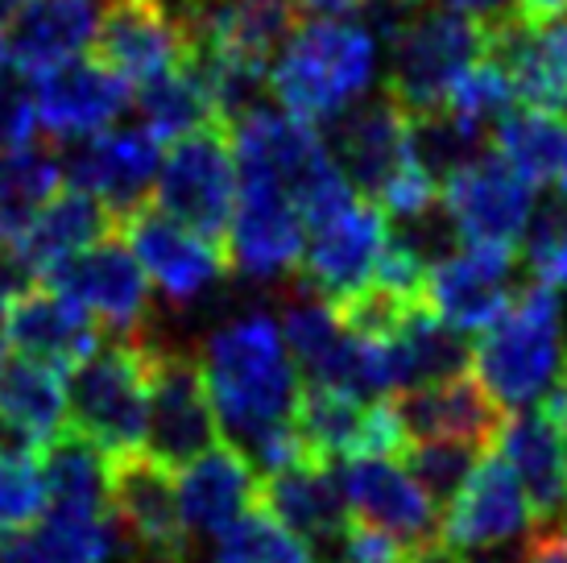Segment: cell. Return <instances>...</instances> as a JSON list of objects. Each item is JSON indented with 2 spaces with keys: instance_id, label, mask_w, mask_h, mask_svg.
<instances>
[{
  "instance_id": "obj_1",
  "label": "cell",
  "mask_w": 567,
  "mask_h": 563,
  "mask_svg": "<svg viewBox=\"0 0 567 563\" xmlns=\"http://www.w3.org/2000/svg\"><path fill=\"white\" fill-rule=\"evenodd\" d=\"M199 369L216 422L237 439L240 452H252L261 439L290 431L302 381L274 315L245 311L212 328L199 352Z\"/></svg>"
},
{
  "instance_id": "obj_2",
  "label": "cell",
  "mask_w": 567,
  "mask_h": 563,
  "mask_svg": "<svg viewBox=\"0 0 567 563\" xmlns=\"http://www.w3.org/2000/svg\"><path fill=\"white\" fill-rule=\"evenodd\" d=\"M378 42L357 17H311L269 66V95L302 125H328L369 95Z\"/></svg>"
},
{
  "instance_id": "obj_3",
  "label": "cell",
  "mask_w": 567,
  "mask_h": 563,
  "mask_svg": "<svg viewBox=\"0 0 567 563\" xmlns=\"http://www.w3.org/2000/svg\"><path fill=\"white\" fill-rule=\"evenodd\" d=\"M481 390L505 410L518 414L535 398H547L567 369L564 307L547 286H522L505 315L473 348Z\"/></svg>"
},
{
  "instance_id": "obj_4",
  "label": "cell",
  "mask_w": 567,
  "mask_h": 563,
  "mask_svg": "<svg viewBox=\"0 0 567 563\" xmlns=\"http://www.w3.org/2000/svg\"><path fill=\"white\" fill-rule=\"evenodd\" d=\"M228 141L237 154L240 178H261L269 187H278L302 212L307 228L323 224L357 199L348 191L344 174L336 171L323 137L311 125L286 116L278 104H266L252 116H245L228 133Z\"/></svg>"
},
{
  "instance_id": "obj_5",
  "label": "cell",
  "mask_w": 567,
  "mask_h": 563,
  "mask_svg": "<svg viewBox=\"0 0 567 563\" xmlns=\"http://www.w3.org/2000/svg\"><path fill=\"white\" fill-rule=\"evenodd\" d=\"M150 352L137 340H104L66 377V427L109 460L145 448Z\"/></svg>"
},
{
  "instance_id": "obj_6",
  "label": "cell",
  "mask_w": 567,
  "mask_h": 563,
  "mask_svg": "<svg viewBox=\"0 0 567 563\" xmlns=\"http://www.w3.org/2000/svg\"><path fill=\"white\" fill-rule=\"evenodd\" d=\"M476 63H485V30L481 21L452 9H419L390 42L385 95L406 116L447 109L456 83Z\"/></svg>"
},
{
  "instance_id": "obj_7",
  "label": "cell",
  "mask_w": 567,
  "mask_h": 563,
  "mask_svg": "<svg viewBox=\"0 0 567 563\" xmlns=\"http://www.w3.org/2000/svg\"><path fill=\"white\" fill-rule=\"evenodd\" d=\"M154 195H158V204H154L158 212L224 249V236H228L240 195V171L228 133L220 125H207L190 137L174 141L162 154Z\"/></svg>"
},
{
  "instance_id": "obj_8",
  "label": "cell",
  "mask_w": 567,
  "mask_h": 563,
  "mask_svg": "<svg viewBox=\"0 0 567 563\" xmlns=\"http://www.w3.org/2000/svg\"><path fill=\"white\" fill-rule=\"evenodd\" d=\"M150 352V407H145V455L162 469H187L220 443V422L207 398L199 357L183 345H142Z\"/></svg>"
},
{
  "instance_id": "obj_9",
  "label": "cell",
  "mask_w": 567,
  "mask_h": 563,
  "mask_svg": "<svg viewBox=\"0 0 567 563\" xmlns=\"http://www.w3.org/2000/svg\"><path fill=\"white\" fill-rule=\"evenodd\" d=\"M116 236L133 249L145 278L162 290L174 319L199 315L204 303L224 298V278H228L224 249L183 228L154 204L128 216L125 224H116Z\"/></svg>"
},
{
  "instance_id": "obj_10",
  "label": "cell",
  "mask_w": 567,
  "mask_h": 563,
  "mask_svg": "<svg viewBox=\"0 0 567 563\" xmlns=\"http://www.w3.org/2000/svg\"><path fill=\"white\" fill-rule=\"evenodd\" d=\"M42 286L83 307L95 319L100 336L109 331V340H137L150 328V319L158 315L145 269L137 266L133 249L116 233L104 236L92 249H83L80 257H71L50 278H42Z\"/></svg>"
},
{
  "instance_id": "obj_11",
  "label": "cell",
  "mask_w": 567,
  "mask_h": 563,
  "mask_svg": "<svg viewBox=\"0 0 567 563\" xmlns=\"http://www.w3.org/2000/svg\"><path fill=\"white\" fill-rule=\"evenodd\" d=\"M59 166L66 187L92 195L112 224H125L128 216L150 207V191L158 187L162 141L150 137L142 125L109 129L100 137L66 141L59 150Z\"/></svg>"
},
{
  "instance_id": "obj_12",
  "label": "cell",
  "mask_w": 567,
  "mask_h": 563,
  "mask_svg": "<svg viewBox=\"0 0 567 563\" xmlns=\"http://www.w3.org/2000/svg\"><path fill=\"white\" fill-rule=\"evenodd\" d=\"M328 145L336 171L344 174L348 191L364 204H381L385 191L410 171L406 145V112L385 92H373L328 121Z\"/></svg>"
},
{
  "instance_id": "obj_13",
  "label": "cell",
  "mask_w": 567,
  "mask_h": 563,
  "mask_svg": "<svg viewBox=\"0 0 567 563\" xmlns=\"http://www.w3.org/2000/svg\"><path fill=\"white\" fill-rule=\"evenodd\" d=\"M493 63L530 112L567 116V17H526L522 9L481 25Z\"/></svg>"
},
{
  "instance_id": "obj_14",
  "label": "cell",
  "mask_w": 567,
  "mask_h": 563,
  "mask_svg": "<svg viewBox=\"0 0 567 563\" xmlns=\"http://www.w3.org/2000/svg\"><path fill=\"white\" fill-rule=\"evenodd\" d=\"M307 249V219L278 187L261 178H240L237 212L224 236L228 274L257 286L295 278Z\"/></svg>"
},
{
  "instance_id": "obj_15",
  "label": "cell",
  "mask_w": 567,
  "mask_h": 563,
  "mask_svg": "<svg viewBox=\"0 0 567 563\" xmlns=\"http://www.w3.org/2000/svg\"><path fill=\"white\" fill-rule=\"evenodd\" d=\"M385 253V216L378 204L352 199L323 224L307 228V249L299 262V286L340 307L378 278V262Z\"/></svg>"
},
{
  "instance_id": "obj_16",
  "label": "cell",
  "mask_w": 567,
  "mask_h": 563,
  "mask_svg": "<svg viewBox=\"0 0 567 563\" xmlns=\"http://www.w3.org/2000/svg\"><path fill=\"white\" fill-rule=\"evenodd\" d=\"M447 216L456 224L464 245L476 249H509L518 253V240L535 212V187L522 183L497 154H481L440 191Z\"/></svg>"
},
{
  "instance_id": "obj_17",
  "label": "cell",
  "mask_w": 567,
  "mask_h": 563,
  "mask_svg": "<svg viewBox=\"0 0 567 563\" xmlns=\"http://www.w3.org/2000/svg\"><path fill=\"white\" fill-rule=\"evenodd\" d=\"M109 501L116 526L128 543H137L142 560H187L178 485L154 455L133 452L109 460Z\"/></svg>"
},
{
  "instance_id": "obj_18",
  "label": "cell",
  "mask_w": 567,
  "mask_h": 563,
  "mask_svg": "<svg viewBox=\"0 0 567 563\" xmlns=\"http://www.w3.org/2000/svg\"><path fill=\"white\" fill-rule=\"evenodd\" d=\"M518 295V253L464 245L426 274V307L452 331H488Z\"/></svg>"
},
{
  "instance_id": "obj_19",
  "label": "cell",
  "mask_w": 567,
  "mask_h": 563,
  "mask_svg": "<svg viewBox=\"0 0 567 563\" xmlns=\"http://www.w3.org/2000/svg\"><path fill=\"white\" fill-rule=\"evenodd\" d=\"M535 526V510L522 493L514 469L497 452L481 455L468 485L460 489L440 518V547L447 555H481L505 539Z\"/></svg>"
},
{
  "instance_id": "obj_20",
  "label": "cell",
  "mask_w": 567,
  "mask_h": 563,
  "mask_svg": "<svg viewBox=\"0 0 567 563\" xmlns=\"http://www.w3.org/2000/svg\"><path fill=\"white\" fill-rule=\"evenodd\" d=\"M187 50V30L171 0H109L92 42L95 63L125 83H145L171 66H183Z\"/></svg>"
},
{
  "instance_id": "obj_21",
  "label": "cell",
  "mask_w": 567,
  "mask_h": 563,
  "mask_svg": "<svg viewBox=\"0 0 567 563\" xmlns=\"http://www.w3.org/2000/svg\"><path fill=\"white\" fill-rule=\"evenodd\" d=\"M344 485L348 518L357 526L394 539L398 547L406 551H431L440 547V514L435 505L423 498V489L410 481V472L402 469V460H352L340 472Z\"/></svg>"
},
{
  "instance_id": "obj_22",
  "label": "cell",
  "mask_w": 567,
  "mask_h": 563,
  "mask_svg": "<svg viewBox=\"0 0 567 563\" xmlns=\"http://www.w3.org/2000/svg\"><path fill=\"white\" fill-rule=\"evenodd\" d=\"M398 427L406 443H468L481 452H493L502 436L505 414L476 377H452L440 386H419L390 398Z\"/></svg>"
},
{
  "instance_id": "obj_23",
  "label": "cell",
  "mask_w": 567,
  "mask_h": 563,
  "mask_svg": "<svg viewBox=\"0 0 567 563\" xmlns=\"http://www.w3.org/2000/svg\"><path fill=\"white\" fill-rule=\"evenodd\" d=\"M33 100H38V125L50 137L83 141L109 133L112 121L133 104V92L125 79L112 75L95 59H75L33 79Z\"/></svg>"
},
{
  "instance_id": "obj_24",
  "label": "cell",
  "mask_w": 567,
  "mask_h": 563,
  "mask_svg": "<svg viewBox=\"0 0 567 563\" xmlns=\"http://www.w3.org/2000/svg\"><path fill=\"white\" fill-rule=\"evenodd\" d=\"M0 331H4V345L13 348V357L50 365L59 373H71L75 365H83L95 348L104 345V336L95 331L92 315L75 307L66 295L42 286V282L30 286L4 311Z\"/></svg>"
},
{
  "instance_id": "obj_25",
  "label": "cell",
  "mask_w": 567,
  "mask_h": 563,
  "mask_svg": "<svg viewBox=\"0 0 567 563\" xmlns=\"http://www.w3.org/2000/svg\"><path fill=\"white\" fill-rule=\"evenodd\" d=\"M109 0H21L9 21V63L25 75H47L75 63L95 42Z\"/></svg>"
},
{
  "instance_id": "obj_26",
  "label": "cell",
  "mask_w": 567,
  "mask_h": 563,
  "mask_svg": "<svg viewBox=\"0 0 567 563\" xmlns=\"http://www.w3.org/2000/svg\"><path fill=\"white\" fill-rule=\"evenodd\" d=\"M261 510L274 522H282L286 531L302 539L311 551L340 547V539L348 534L352 518H348L344 485L340 472L316 460H302L295 469L274 472L261 485Z\"/></svg>"
},
{
  "instance_id": "obj_27",
  "label": "cell",
  "mask_w": 567,
  "mask_h": 563,
  "mask_svg": "<svg viewBox=\"0 0 567 563\" xmlns=\"http://www.w3.org/2000/svg\"><path fill=\"white\" fill-rule=\"evenodd\" d=\"M257 501H261L257 469L237 443H216L178 477V510L187 534L220 539L233 522L257 510Z\"/></svg>"
},
{
  "instance_id": "obj_28",
  "label": "cell",
  "mask_w": 567,
  "mask_h": 563,
  "mask_svg": "<svg viewBox=\"0 0 567 563\" xmlns=\"http://www.w3.org/2000/svg\"><path fill=\"white\" fill-rule=\"evenodd\" d=\"M493 452L514 469L535 522H555L567 514V436L543 410L509 414Z\"/></svg>"
},
{
  "instance_id": "obj_29",
  "label": "cell",
  "mask_w": 567,
  "mask_h": 563,
  "mask_svg": "<svg viewBox=\"0 0 567 563\" xmlns=\"http://www.w3.org/2000/svg\"><path fill=\"white\" fill-rule=\"evenodd\" d=\"M112 233H116V224H112V216L95 204L92 195L63 187L54 191V199L33 216V224L13 245L21 253V262L30 266L33 278L42 282L59 266H66L71 257H80L83 249L100 245Z\"/></svg>"
},
{
  "instance_id": "obj_30",
  "label": "cell",
  "mask_w": 567,
  "mask_h": 563,
  "mask_svg": "<svg viewBox=\"0 0 567 563\" xmlns=\"http://www.w3.org/2000/svg\"><path fill=\"white\" fill-rule=\"evenodd\" d=\"M385 352H390V369H394V393L440 386L452 377H468V365H473L468 336H460L443 319H435V311L426 303H419L402 319V328L385 345Z\"/></svg>"
},
{
  "instance_id": "obj_31",
  "label": "cell",
  "mask_w": 567,
  "mask_h": 563,
  "mask_svg": "<svg viewBox=\"0 0 567 563\" xmlns=\"http://www.w3.org/2000/svg\"><path fill=\"white\" fill-rule=\"evenodd\" d=\"M42 481H47L50 518H104L109 501V455L95 452L83 436L66 427L63 436L42 448Z\"/></svg>"
},
{
  "instance_id": "obj_32",
  "label": "cell",
  "mask_w": 567,
  "mask_h": 563,
  "mask_svg": "<svg viewBox=\"0 0 567 563\" xmlns=\"http://www.w3.org/2000/svg\"><path fill=\"white\" fill-rule=\"evenodd\" d=\"M0 419L38 448L66 431V373L25 357L0 360Z\"/></svg>"
},
{
  "instance_id": "obj_33",
  "label": "cell",
  "mask_w": 567,
  "mask_h": 563,
  "mask_svg": "<svg viewBox=\"0 0 567 563\" xmlns=\"http://www.w3.org/2000/svg\"><path fill=\"white\" fill-rule=\"evenodd\" d=\"M493 154L530 187L567 195V121L551 112L514 109L493 129Z\"/></svg>"
},
{
  "instance_id": "obj_34",
  "label": "cell",
  "mask_w": 567,
  "mask_h": 563,
  "mask_svg": "<svg viewBox=\"0 0 567 563\" xmlns=\"http://www.w3.org/2000/svg\"><path fill=\"white\" fill-rule=\"evenodd\" d=\"M59 178H63L59 150L47 141L0 150V245L21 240L33 216L54 199Z\"/></svg>"
},
{
  "instance_id": "obj_35",
  "label": "cell",
  "mask_w": 567,
  "mask_h": 563,
  "mask_svg": "<svg viewBox=\"0 0 567 563\" xmlns=\"http://www.w3.org/2000/svg\"><path fill=\"white\" fill-rule=\"evenodd\" d=\"M133 104H137V125L154 141H183L199 129L216 125L207 83L190 63L145 79L133 95Z\"/></svg>"
},
{
  "instance_id": "obj_36",
  "label": "cell",
  "mask_w": 567,
  "mask_h": 563,
  "mask_svg": "<svg viewBox=\"0 0 567 563\" xmlns=\"http://www.w3.org/2000/svg\"><path fill=\"white\" fill-rule=\"evenodd\" d=\"M488 133L452 109H435L423 116H406L410 166L423 174L435 191H443L460 171H468L485 150Z\"/></svg>"
},
{
  "instance_id": "obj_37",
  "label": "cell",
  "mask_w": 567,
  "mask_h": 563,
  "mask_svg": "<svg viewBox=\"0 0 567 563\" xmlns=\"http://www.w3.org/2000/svg\"><path fill=\"white\" fill-rule=\"evenodd\" d=\"M212 563H316V551L295 539L282 522H274L257 501V510H249L216 539Z\"/></svg>"
},
{
  "instance_id": "obj_38",
  "label": "cell",
  "mask_w": 567,
  "mask_h": 563,
  "mask_svg": "<svg viewBox=\"0 0 567 563\" xmlns=\"http://www.w3.org/2000/svg\"><path fill=\"white\" fill-rule=\"evenodd\" d=\"M38 547L47 551L50 563H116L125 531L116 518H42L38 522Z\"/></svg>"
},
{
  "instance_id": "obj_39",
  "label": "cell",
  "mask_w": 567,
  "mask_h": 563,
  "mask_svg": "<svg viewBox=\"0 0 567 563\" xmlns=\"http://www.w3.org/2000/svg\"><path fill=\"white\" fill-rule=\"evenodd\" d=\"M481 448L468 443H406L402 452V469L410 472V481L423 489V498L431 505H452L460 489L468 485V477L481 464Z\"/></svg>"
},
{
  "instance_id": "obj_40",
  "label": "cell",
  "mask_w": 567,
  "mask_h": 563,
  "mask_svg": "<svg viewBox=\"0 0 567 563\" xmlns=\"http://www.w3.org/2000/svg\"><path fill=\"white\" fill-rule=\"evenodd\" d=\"M522 266L538 278V286L559 290L567 286V195L551 191L530 212V224L522 233Z\"/></svg>"
},
{
  "instance_id": "obj_41",
  "label": "cell",
  "mask_w": 567,
  "mask_h": 563,
  "mask_svg": "<svg viewBox=\"0 0 567 563\" xmlns=\"http://www.w3.org/2000/svg\"><path fill=\"white\" fill-rule=\"evenodd\" d=\"M47 518V481L42 455L0 452V531L30 534Z\"/></svg>"
},
{
  "instance_id": "obj_42",
  "label": "cell",
  "mask_w": 567,
  "mask_h": 563,
  "mask_svg": "<svg viewBox=\"0 0 567 563\" xmlns=\"http://www.w3.org/2000/svg\"><path fill=\"white\" fill-rule=\"evenodd\" d=\"M447 109L456 112V116H464V121L481 125L485 133H493V129L514 112V88L505 83V75L493 63H476L473 71L456 83Z\"/></svg>"
},
{
  "instance_id": "obj_43",
  "label": "cell",
  "mask_w": 567,
  "mask_h": 563,
  "mask_svg": "<svg viewBox=\"0 0 567 563\" xmlns=\"http://www.w3.org/2000/svg\"><path fill=\"white\" fill-rule=\"evenodd\" d=\"M33 129H38L33 79L9 63L0 71V150H21V145H30Z\"/></svg>"
},
{
  "instance_id": "obj_44",
  "label": "cell",
  "mask_w": 567,
  "mask_h": 563,
  "mask_svg": "<svg viewBox=\"0 0 567 563\" xmlns=\"http://www.w3.org/2000/svg\"><path fill=\"white\" fill-rule=\"evenodd\" d=\"M522 563H567V534L564 531H538L530 547L522 551Z\"/></svg>"
},
{
  "instance_id": "obj_45",
  "label": "cell",
  "mask_w": 567,
  "mask_h": 563,
  "mask_svg": "<svg viewBox=\"0 0 567 563\" xmlns=\"http://www.w3.org/2000/svg\"><path fill=\"white\" fill-rule=\"evenodd\" d=\"M443 9H452V13H464L488 25V21H497V17L514 13L518 9V0H443Z\"/></svg>"
},
{
  "instance_id": "obj_46",
  "label": "cell",
  "mask_w": 567,
  "mask_h": 563,
  "mask_svg": "<svg viewBox=\"0 0 567 563\" xmlns=\"http://www.w3.org/2000/svg\"><path fill=\"white\" fill-rule=\"evenodd\" d=\"M0 563H50L47 551L38 547L33 534H13L9 543H0Z\"/></svg>"
},
{
  "instance_id": "obj_47",
  "label": "cell",
  "mask_w": 567,
  "mask_h": 563,
  "mask_svg": "<svg viewBox=\"0 0 567 563\" xmlns=\"http://www.w3.org/2000/svg\"><path fill=\"white\" fill-rule=\"evenodd\" d=\"M526 17H567V0H518Z\"/></svg>"
},
{
  "instance_id": "obj_48",
  "label": "cell",
  "mask_w": 567,
  "mask_h": 563,
  "mask_svg": "<svg viewBox=\"0 0 567 563\" xmlns=\"http://www.w3.org/2000/svg\"><path fill=\"white\" fill-rule=\"evenodd\" d=\"M299 9H316V13H352L361 0H295Z\"/></svg>"
},
{
  "instance_id": "obj_49",
  "label": "cell",
  "mask_w": 567,
  "mask_h": 563,
  "mask_svg": "<svg viewBox=\"0 0 567 563\" xmlns=\"http://www.w3.org/2000/svg\"><path fill=\"white\" fill-rule=\"evenodd\" d=\"M17 9H21V0H0V25H4V21H13Z\"/></svg>"
},
{
  "instance_id": "obj_50",
  "label": "cell",
  "mask_w": 567,
  "mask_h": 563,
  "mask_svg": "<svg viewBox=\"0 0 567 563\" xmlns=\"http://www.w3.org/2000/svg\"><path fill=\"white\" fill-rule=\"evenodd\" d=\"M456 563H502V560H493V555H460Z\"/></svg>"
},
{
  "instance_id": "obj_51",
  "label": "cell",
  "mask_w": 567,
  "mask_h": 563,
  "mask_svg": "<svg viewBox=\"0 0 567 563\" xmlns=\"http://www.w3.org/2000/svg\"><path fill=\"white\" fill-rule=\"evenodd\" d=\"M9 66V42H4V33H0V71Z\"/></svg>"
},
{
  "instance_id": "obj_52",
  "label": "cell",
  "mask_w": 567,
  "mask_h": 563,
  "mask_svg": "<svg viewBox=\"0 0 567 563\" xmlns=\"http://www.w3.org/2000/svg\"><path fill=\"white\" fill-rule=\"evenodd\" d=\"M390 4H398V9H406V13H410V9H419L423 0H390Z\"/></svg>"
},
{
  "instance_id": "obj_53",
  "label": "cell",
  "mask_w": 567,
  "mask_h": 563,
  "mask_svg": "<svg viewBox=\"0 0 567 563\" xmlns=\"http://www.w3.org/2000/svg\"><path fill=\"white\" fill-rule=\"evenodd\" d=\"M137 563H187V560H137Z\"/></svg>"
},
{
  "instance_id": "obj_54",
  "label": "cell",
  "mask_w": 567,
  "mask_h": 563,
  "mask_svg": "<svg viewBox=\"0 0 567 563\" xmlns=\"http://www.w3.org/2000/svg\"><path fill=\"white\" fill-rule=\"evenodd\" d=\"M0 360H4V331H0Z\"/></svg>"
}]
</instances>
